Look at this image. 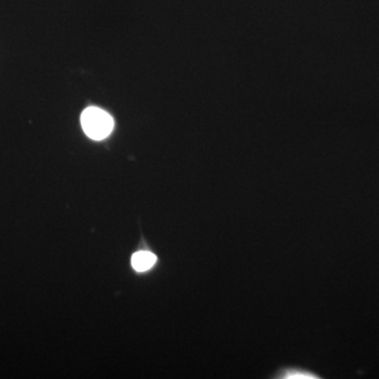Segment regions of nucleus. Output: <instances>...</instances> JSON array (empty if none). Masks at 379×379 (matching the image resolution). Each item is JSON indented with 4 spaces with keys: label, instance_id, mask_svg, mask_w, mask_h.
<instances>
[{
    "label": "nucleus",
    "instance_id": "obj_1",
    "mask_svg": "<svg viewBox=\"0 0 379 379\" xmlns=\"http://www.w3.org/2000/svg\"><path fill=\"white\" fill-rule=\"evenodd\" d=\"M82 126L84 133L94 141H101L111 134L114 128L112 116L103 110L90 107L82 114Z\"/></svg>",
    "mask_w": 379,
    "mask_h": 379
},
{
    "label": "nucleus",
    "instance_id": "obj_2",
    "mask_svg": "<svg viewBox=\"0 0 379 379\" xmlns=\"http://www.w3.org/2000/svg\"><path fill=\"white\" fill-rule=\"evenodd\" d=\"M156 256L151 252L141 251L132 256V266L137 272H146L155 264Z\"/></svg>",
    "mask_w": 379,
    "mask_h": 379
}]
</instances>
